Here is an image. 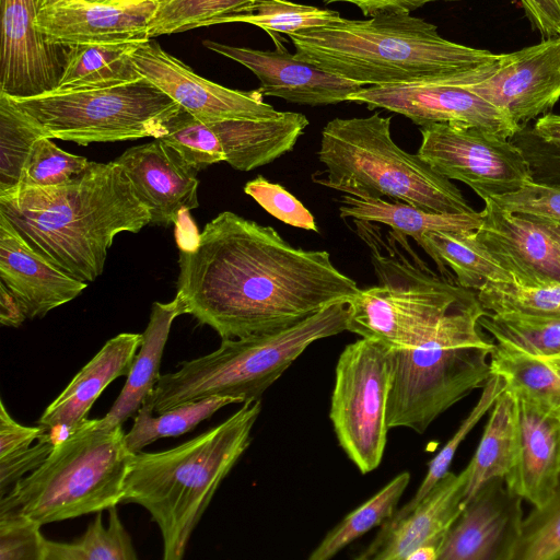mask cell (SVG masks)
I'll use <instances>...</instances> for the list:
<instances>
[{
    "label": "cell",
    "instance_id": "680465c9",
    "mask_svg": "<svg viewBox=\"0 0 560 560\" xmlns=\"http://www.w3.org/2000/svg\"><path fill=\"white\" fill-rule=\"evenodd\" d=\"M60 1H63V0H43L42 7L43 5H48V4H54V3H57V2H60Z\"/></svg>",
    "mask_w": 560,
    "mask_h": 560
},
{
    "label": "cell",
    "instance_id": "f546056e",
    "mask_svg": "<svg viewBox=\"0 0 560 560\" xmlns=\"http://www.w3.org/2000/svg\"><path fill=\"white\" fill-rule=\"evenodd\" d=\"M517 447V418L514 395L505 387L489 410L482 436L469 464L464 505L487 481L505 478Z\"/></svg>",
    "mask_w": 560,
    "mask_h": 560
},
{
    "label": "cell",
    "instance_id": "5bb4252c",
    "mask_svg": "<svg viewBox=\"0 0 560 560\" xmlns=\"http://www.w3.org/2000/svg\"><path fill=\"white\" fill-rule=\"evenodd\" d=\"M460 72L410 83L362 88L348 101L365 104L370 109L400 114L418 126L444 122L477 127L509 139L522 129L469 90Z\"/></svg>",
    "mask_w": 560,
    "mask_h": 560
},
{
    "label": "cell",
    "instance_id": "b9f144b4",
    "mask_svg": "<svg viewBox=\"0 0 560 560\" xmlns=\"http://www.w3.org/2000/svg\"><path fill=\"white\" fill-rule=\"evenodd\" d=\"M90 163L91 161L84 156L61 150L52 142L51 138L43 136L33 143L23 166L19 186L54 187L63 185L81 175Z\"/></svg>",
    "mask_w": 560,
    "mask_h": 560
},
{
    "label": "cell",
    "instance_id": "8fae6325",
    "mask_svg": "<svg viewBox=\"0 0 560 560\" xmlns=\"http://www.w3.org/2000/svg\"><path fill=\"white\" fill-rule=\"evenodd\" d=\"M383 285L359 292L348 302L347 330L376 339L392 350L420 346L442 317L470 292L411 267L386 277Z\"/></svg>",
    "mask_w": 560,
    "mask_h": 560
},
{
    "label": "cell",
    "instance_id": "d6986e66",
    "mask_svg": "<svg viewBox=\"0 0 560 560\" xmlns=\"http://www.w3.org/2000/svg\"><path fill=\"white\" fill-rule=\"evenodd\" d=\"M203 45L249 69L258 78V90L264 96L318 106L348 101L351 94L364 88L359 82L327 72L302 60L290 54L285 47L259 50L209 39L203 40Z\"/></svg>",
    "mask_w": 560,
    "mask_h": 560
},
{
    "label": "cell",
    "instance_id": "ab89813d",
    "mask_svg": "<svg viewBox=\"0 0 560 560\" xmlns=\"http://www.w3.org/2000/svg\"><path fill=\"white\" fill-rule=\"evenodd\" d=\"M505 384L501 376L492 374L482 386L481 395L470 410L468 416L463 420L453 436L444 444L439 453L429 462L428 472L419 486L412 499L402 508L397 510L394 515L387 520L385 525H390L405 517L416 505L431 491V489L450 471L455 453L465 438L489 412L498 396L504 389ZM382 524V525H383Z\"/></svg>",
    "mask_w": 560,
    "mask_h": 560
},
{
    "label": "cell",
    "instance_id": "7dc6e473",
    "mask_svg": "<svg viewBox=\"0 0 560 560\" xmlns=\"http://www.w3.org/2000/svg\"><path fill=\"white\" fill-rule=\"evenodd\" d=\"M493 200L511 213L542 217L560 222V185L539 183L532 178L520 189Z\"/></svg>",
    "mask_w": 560,
    "mask_h": 560
},
{
    "label": "cell",
    "instance_id": "1f68e13d",
    "mask_svg": "<svg viewBox=\"0 0 560 560\" xmlns=\"http://www.w3.org/2000/svg\"><path fill=\"white\" fill-rule=\"evenodd\" d=\"M422 248L443 275L447 273L446 266L450 267L464 289L479 291L489 281H513L482 248L475 230L427 233Z\"/></svg>",
    "mask_w": 560,
    "mask_h": 560
},
{
    "label": "cell",
    "instance_id": "9c48e42d",
    "mask_svg": "<svg viewBox=\"0 0 560 560\" xmlns=\"http://www.w3.org/2000/svg\"><path fill=\"white\" fill-rule=\"evenodd\" d=\"M11 100L46 137L80 145L161 138L182 108L143 77L108 88L56 90Z\"/></svg>",
    "mask_w": 560,
    "mask_h": 560
},
{
    "label": "cell",
    "instance_id": "5b68a950",
    "mask_svg": "<svg viewBox=\"0 0 560 560\" xmlns=\"http://www.w3.org/2000/svg\"><path fill=\"white\" fill-rule=\"evenodd\" d=\"M488 311L470 293L440 320L420 346L393 350L387 425L423 433L448 408L492 375L490 357L495 342L480 330Z\"/></svg>",
    "mask_w": 560,
    "mask_h": 560
},
{
    "label": "cell",
    "instance_id": "4316f807",
    "mask_svg": "<svg viewBox=\"0 0 560 560\" xmlns=\"http://www.w3.org/2000/svg\"><path fill=\"white\" fill-rule=\"evenodd\" d=\"M182 315L178 300L154 302L150 319L142 334L139 353L135 355L127 381L109 411L98 423L117 427L136 415L161 377L160 364L173 320Z\"/></svg>",
    "mask_w": 560,
    "mask_h": 560
},
{
    "label": "cell",
    "instance_id": "ba28073f",
    "mask_svg": "<svg viewBox=\"0 0 560 560\" xmlns=\"http://www.w3.org/2000/svg\"><path fill=\"white\" fill-rule=\"evenodd\" d=\"M125 435L122 425L108 428L86 419L1 497L0 511H16L44 525L122 503L135 455Z\"/></svg>",
    "mask_w": 560,
    "mask_h": 560
},
{
    "label": "cell",
    "instance_id": "c3c4849f",
    "mask_svg": "<svg viewBox=\"0 0 560 560\" xmlns=\"http://www.w3.org/2000/svg\"><path fill=\"white\" fill-rule=\"evenodd\" d=\"M55 444L43 434L36 446L14 455L8 459L0 460V490L1 497L5 494L7 488L20 480L26 471L36 469L50 454Z\"/></svg>",
    "mask_w": 560,
    "mask_h": 560
},
{
    "label": "cell",
    "instance_id": "ac0fdd59",
    "mask_svg": "<svg viewBox=\"0 0 560 560\" xmlns=\"http://www.w3.org/2000/svg\"><path fill=\"white\" fill-rule=\"evenodd\" d=\"M481 224L475 236L486 253L522 287L560 283V246L540 226L522 214L483 200Z\"/></svg>",
    "mask_w": 560,
    "mask_h": 560
},
{
    "label": "cell",
    "instance_id": "e0dca14e",
    "mask_svg": "<svg viewBox=\"0 0 560 560\" xmlns=\"http://www.w3.org/2000/svg\"><path fill=\"white\" fill-rule=\"evenodd\" d=\"M523 501L504 478L487 481L446 533L438 560H513L525 517Z\"/></svg>",
    "mask_w": 560,
    "mask_h": 560
},
{
    "label": "cell",
    "instance_id": "836d02e7",
    "mask_svg": "<svg viewBox=\"0 0 560 560\" xmlns=\"http://www.w3.org/2000/svg\"><path fill=\"white\" fill-rule=\"evenodd\" d=\"M409 480L408 471H402L393 478L335 526L313 550L308 559L328 560L373 527L381 526L389 520L396 512V506Z\"/></svg>",
    "mask_w": 560,
    "mask_h": 560
},
{
    "label": "cell",
    "instance_id": "7a4b0ae2",
    "mask_svg": "<svg viewBox=\"0 0 560 560\" xmlns=\"http://www.w3.org/2000/svg\"><path fill=\"white\" fill-rule=\"evenodd\" d=\"M0 212L35 250L86 283L102 275L117 234L137 233L151 222L115 161H91L63 185L18 186L0 194Z\"/></svg>",
    "mask_w": 560,
    "mask_h": 560
},
{
    "label": "cell",
    "instance_id": "ffe728a7",
    "mask_svg": "<svg viewBox=\"0 0 560 560\" xmlns=\"http://www.w3.org/2000/svg\"><path fill=\"white\" fill-rule=\"evenodd\" d=\"M155 0L100 4L63 0L43 5L37 15L39 32L61 46L81 44L145 43Z\"/></svg>",
    "mask_w": 560,
    "mask_h": 560
},
{
    "label": "cell",
    "instance_id": "60d3db41",
    "mask_svg": "<svg viewBox=\"0 0 560 560\" xmlns=\"http://www.w3.org/2000/svg\"><path fill=\"white\" fill-rule=\"evenodd\" d=\"M477 299L491 313L522 312L560 317V283L522 287L513 281H489Z\"/></svg>",
    "mask_w": 560,
    "mask_h": 560
},
{
    "label": "cell",
    "instance_id": "74e56055",
    "mask_svg": "<svg viewBox=\"0 0 560 560\" xmlns=\"http://www.w3.org/2000/svg\"><path fill=\"white\" fill-rule=\"evenodd\" d=\"M43 136L12 100L0 93V194L19 186L33 143Z\"/></svg>",
    "mask_w": 560,
    "mask_h": 560
},
{
    "label": "cell",
    "instance_id": "ee69618b",
    "mask_svg": "<svg viewBox=\"0 0 560 560\" xmlns=\"http://www.w3.org/2000/svg\"><path fill=\"white\" fill-rule=\"evenodd\" d=\"M174 148L198 172L209 165L224 162L220 140L209 124L180 108L159 138Z\"/></svg>",
    "mask_w": 560,
    "mask_h": 560
},
{
    "label": "cell",
    "instance_id": "cb8c5ba5",
    "mask_svg": "<svg viewBox=\"0 0 560 560\" xmlns=\"http://www.w3.org/2000/svg\"><path fill=\"white\" fill-rule=\"evenodd\" d=\"M142 334L122 332L109 339L74 375L61 394L46 408L37 424L55 444L75 431L102 394L119 376L130 372Z\"/></svg>",
    "mask_w": 560,
    "mask_h": 560
},
{
    "label": "cell",
    "instance_id": "9f6ffc18",
    "mask_svg": "<svg viewBox=\"0 0 560 560\" xmlns=\"http://www.w3.org/2000/svg\"><path fill=\"white\" fill-rule=\"evenodd\" d=\"M439 549L434 546H421L411 552L407 560H438Z\"/></svg>",
    "mask_w": 560,
    "mask_h": 560
},
{
    "label": "cell",
    "instance_id": "484cf974",
    "mask_svg": "<svg viewBox=\"0 0 560 560\" xmlns=\"http://www.w3.org/2000/svg\"><path fill=\"white\" fill-rule=\"evenodd\" d=\"M218 136L224 162L252 171L291 151L308 126L301 113L281 112L265 119H225L207 122Z\"/></svg>",
    "mask_w": 560,
    "mask_h": 560
},
{
    "label": "cell",
    "instance_id": "f6af8a7d",
    "mask_svg": "<svg viewBox=\"0 0 560 560\" xmlns=\"http://www.w3.org/2000/svg\"><path fill=\"white\" fill-rule=\"evenodd\" d=\"M40 526L16 511H0V560H44Z\"/></svg>",
    "mask_w": 560,
    "mask_h": 560
},
{
    "label": "cell",
    "instance_id": "bcb514c9",
    "mask_svg": "<svg viewBox=\"0 0 560 560\" xmlns=\"http://www.w3.org/2000/svg\"><path fill=\"white\" fill-rule=\"evenodd\" d=\"M244 191L283 223L318 232L313 214L282 186L259 175L246 183Z\"/></svg>",
    "mask_w": 560,
    "mask_h": 560
},
{
    "label": "cell",
    "instance_id": "6f0895ef",
    "mask_svg": "<svg viewBox=\"0 0 560 560\" xmlns=\"http://www.w3.org/2000/svg\"><path fill=\"white\" fill-rule=\"evenodd\" d=\"M82 1L91 2V3H100V4H109V5L122 4V3L129 2L128 0H82Z\"/></svg>",
    "mask_w": 560,
    "mask_h": 560
},
{
    "label": "cell",
    "instance_id": "d6a6232c",
    "mask_svg": "<svg viewBox=\"0 0 560 560\" xmlns=\"http://www.w3.org/2000/svg\"><path fill=\"white\" fill-rule=\"evenodd\" d=\"M242 402L230 396H210L197 401L183 404L153 417V409L144 402L137 411L131 430L125 442L132 453L140 452L152 442L187 433L215 411L230 404Z\"/></svg>",
    "mask_w": 560,
    "mask_h": 560
},
{
    "label": "cell",
    "instance_id": "f35d334b",
    "mask_svg": "<svg viewBox=\"0 0 560 560\" xmlns=\"http://www.w3.org/2000/svg\"><path fill=\"white\" fill-rule=\"evenodd\" d=\"M149 24L150 38L219 24L256 0H155Z\"/></svg>",
    "mask_w": 560,
    "mask_h": 560
},
{
    "label": "cell",
    "instance_id": "d590c367",
    "mask_svg": "<svg viewBox=\"0 0 560 560\" xmlns=\"http://www.w3.org/2000/svg\"><path fill=\"white\" fill-rule=\"evenodd\" d=\"M107 527L97 512L86 532L73 542L46 539L44 560H137L131 537L124 527L116 506L108 509Z\"/></svg>",
    "mask_w": 560,
    "mask_h": 560
},
{
    "label": "cell",
    "instance_id": "6da1fadb",
    "mask_svg": "<svg viewBox=\"0 0 560 560\" xmlns=\"http://www.w3.org/2000/svg\"><path fill=\"white\" fill-rule=\"evenodd\" d=\"M326 250L293 247L271 226L223 211L182 246L183 314L222 339L285 328L358 292Z\"/></svg>",
    "mask_w": 560,
    "mask_h": 560
},
{
    "label": "cell",
    "instance_id": "30bf717a",
    "mask_svg": "<svg viewBox=\"0 0 560 560\" xmlns=\"http://www.w3.org/2000/svg\"><path fill=\"white\" fill-rule=\"evenodd\" d=\"M392 372L393 350L370 338L348 345L335 369L329 418L339 445L362 474L383 458Z\"/></svg>",
    "mask_w": 560,
    "mask_h": 560
},
{
    "label": "cell",
    "instance_id": "7402d4cb",
    "mask_svg": "<svg viewBox=\"0 0 560 560\" xmlns=\"http://www.w3.org/2000/svg\"><path fill=\"white\" fill-rule=\"evenodd\" d=\"M468 468L448 471L405 517L381 528L355 559L407 560L421 546L440 548L463 510Z\"/></svg>",
    "mask_w": 560,
    "mask_h": 560
},
{
    "label": "cell",
    "instance_id": "4dcf8cb0",
    "mask_svg": "<svg viewBox=\"0 0 560 560\" xmlns=\"http://www.w3.org/2000/svg\"><path fill=\"white\" fill-rule=\"evenodd\" d=\"M142 43L68 46L57 90H88L119 85L142 78L132 52ZM56 91V90H55Z\"/></svg>",
    "mask_w": 560,
    "mask_h": 560
},
{
    "label": "cell",
    "instance_id": "52a82bcc",
    "mask_svg": "<svg viewBox=\"0 0 560 560\" xmlns=\"http://www.w3.org/2000/svg\"><path fill=\"white\" fill-rule=\"evenodd\" d=\"M348 315L341 302L285 328L222 339L215 351L161 375L144 402L160 413L210 396L258 400L310 345L347 330Z\"/></svg>",
    "mask_w": 560,
    "mask_h": 560
},
{
    "label": "cell",
    "instance_id": "db71d44e",
    "mask_svg": "<svg viewBox=\"0 0 560 560\" xmlns=\"http://www.w3.org/2000/svg\"><path fill=\"white\" fill-rule=\"evenodd\" d=\"M523 128L537 140L560 147V115L545 114L532 128L528 129L526 126Z\"/></svg>",
    "mask_w": 560,
    "mask_h": 560
},
{
    "label": "cell",
    "instance_id": "277c9868",
    "mask_svg": "<svg viewBox=\"0 0 560 560\" xmlns=\"http://www.w3.org/2000/svg\"><path fill=\"white\" fill-rule=\"evenodd\" d=\"M260 399L245 401L222 423L167 451L135 453L122 503L151 515L162 535L163 559L180 560L213 494L250 443Z\"/></svg>",
    "mask_w": 560,
    "mask_h": 560
},
{
    "label": "cell",
    "instance_id": "8992f818",
    "mask_svg": "<svg viewBox=\"0 0 560 560\" xmlns=\"http://www.w3.org/2000/svg\"><path fill=\"white\" fill-rule=\"evenodd\" d=\"M390 121L380 113L328 121L317 152L325 177L315 182L345 194L388 197L433 212H475L451 179L395 143Z\"/></svg>",
    "mask_w": 560,
    "mask_h": 560
},
{
    "label": "cell",
    "instance_id": "816d5d0a",
    "mask_svg": "<svg viewBox=\"0 0 560 560\" xmlns=\"http://www.w3.org/2000/svg\"><path fill=\"white\" fill-rule=\"evenodd\" d=\"M325 3L346 2L355 5L365 16L382 12H408L432 2L459 0H323Z\"/></svg>",
    "mask_w": 560,
    "mask_h": 560
},
{
    "label": "cell",
    "instance_id": "11a10c76",
    "mask_svg": "<svg viewBox=\"0 0 560 560\" xmlns=\"http://www.w3.org/2000/svg\"><path fill=\"white\" fill-rule=\"evenodd\" d=\"M546 231L560 246V222L536 215L522 214Z\"/></svg>",
    "mask_w": 560,
    "mask_h": 560
},
{
    "label": "cell",
    "instance_id": "2e32d148",
    "mask_svg": "<svg viewBox=\"0 0 560 560\" xmlns=\"http://www.w3.org/2000/svg\"><path fill=\"white\" fill-rule=\"evenodd\" d=\"M132 59L143 78L203 122L265 119L281 113L264 101L258 89L233 90L205 79L152 39L140 44Z\"/></svg>",
    "mask_w": 560,
    "mask_h": 560
},
{
    "label": "cell",
    "instance_id": "603a6c76",
    "mask_svg": "<svg viewBox=\"0 0 560 560\" xmlns=\"http://www.w3.org/2000/svg\"><path fill=\"white\" fill-rule=\"evenodd\" d=\"M0 279L19 299L28 319L44 317L88 287L35 250L1 212Z\"/></svg>",
    "mask_w": 560,
    "mask_h": 560
},
{
    "label": "cell",
    "instance_id": "f907efd6",
    "mask_svg": "<svg viewBox=\"0 0 560 560\" xmlns=\"http://www.w3.org/2000/svg\"><path fill=\"white\" fill-rule=\"evenodd\" d=\"M532 25L544 36H560V0H518Z\"/></svg>",
    "mask_w": 560,
    "mask_h": 560
},
{
    "label": "cell",
    "instance_id": "9a60e30c",
    "mask_svg": "<svg viewBox=\"0 0 560 560\" xmlns=\"http://www.w3.org/2000/svg\"><path fill=\"white\" fill-rule=\"evenodd\" d=\"M0 93L28 98L57 90L68 46L37 27L43 0H0Z\"/></svg>",
    "mask_w": 560,
    "mask_h": 560
},
{
    "label": "cell",
    "instance_id": "8d00e7d4",
    "mask_svg": "<svg viewBox=\"0 0 560 560\" xmlns=\"http://www.w3.org/2000/svg\"><path fill=\"white\" fill-rule=\"evenodd\" d=\"M341 19L339 12L289 0H256L244 10L223 18L221 23L243 22L266 31L276 48L284 47L279 34L290 35L328 25Z\"/></svg>",
    "mask_w": 560,
    "mask_h": 560
},
{
    "label": "cell",
    "instance_id": "d4e9b609",
    "mask_svg": "<svg viewBox=\"0 0 560 560\" xmlns=\"http://www.w3.org/2000/svg\"><path fill=\"white\" fill-rule=\"evenodd\" d=\"M515 397V396H514ZM517 447L506 487L540 508L548 502L560 477V420L515 397Z\"/></svg>",
    "mask_w": 560,
    "mask_h": 560
},
{
    "label": "cell",
    "instance_id": "f5cc1de1",
    "mask_svg": "<svg viewBox=\"0 0 560 560\" xmlns=\"http://www.w3.org/2000/svg\"><path fill=\"white\" fill-rule=\"evenodd\" d=\"M27 318L19 299L0 282V323L3 326L19 327Z\"/></svg>",
    "mask_w": 560,
    "mask_h": 560
},
{
    "label": "cell",
    "instance_id": "7bdbcfd3",
    "mask_svg": "<svg viewBox=\"0 0 560 560\" xmlns=\"http://www.w3.org/2000/svg\"><path fill=\"white\" fill-rule=\"evenodd\" d=\"M513 560H560V477L548 502L524 517Z\"/></svg>",
    "mask_w": 560,
    "mask_h": 560
},
{
    "label": "cell",
    "instance_id": "44dd1931",
    "mask_svg": "<svg viewBox=\"0 0 560 560\" xmlns=\"http://www.w3.org/2000/svg\"><path fill=\"white\" fill-rule=\"evenodd\" d=\"M115 162L149 209L150 224L167 226L177 223L183 212L199 206L198 171L163 140L156 138L131 147Z\"/></svg>",
    "mask_w": 560,
    "mask_h": 560
},
{
    "label": "cell",
    "instance_id": "681fc988",
    "mask_svg": "<svg viewBox=\"0 0 560 560\" xmlns=\"http://www.w3.org/2000/svg\"><path fill=\"white\" fill-rule=\"evenodd\" d=\"M43 434L38 427H25L18 423L0 400V460L8 459L31 447Z\"/></svg>",
    "mask_w": 560,
    "mask_h": 560
},
{
    "label": "cell",
    "instance_id": "e575fe53",
    "mask_svg": "<svg viewBox=\"0 0 560 560\" xmlns=\"http://www.w3.org/2000/svg\"><path fill=\"white\" fill-rule=\"evenodd\" d=\"M497 342L535 355H560V317L522 312H488L479 319Z\"/></svg>",
    "mask_w": 560,
    "mask_h": 560
},
{
    "label": "cell",
    "instance_id": "f1b7e54d",
    "mask_svg": "<svg viewBox=\"0 0 560 560\" xmlns=\"http://www.w3.org/2000/svg\"><path fill=\"white\" fill-rule=\"evenodd\" d=\"M490 368L515 397L560 420V355H535L495 342Z\"/></svg>",
    "mask_w": 560,
    "mask_h": 560
},
{
    "label": "cell",
    "instance_id": "3957f363",
    "mask_svg": "<svg viewBox=\"0 0 560 560\" xmlns=\"http://www.w3.org/2000/svg\"><path fill=\"white\" fill-rule=\"evenodd\" d=\"M295 56L364 86L410 83L495 61L500 54L451 42L408 12H382L288 35Z\"/></svg>",
    "mask_w": 560,
    "mask_h": 560
},
{
    "label": "cell",
    "instance_id": "4fadbf2b",
    "mask_svg": "<svg viewBox=\"0 0 560 560\" xmlns=\"http://www.w3.org/2000/svg\"><path fill=\"white\" fill-rule=\"evenodd\" d=\"M460 79L523 128L560 98V36L500 54L493 62L460 72Z\"/></svg>",
    "mask_w": 560,
    "mask_h": 560
},
{
    "label": "cell",
    "instance_id": "83f0119b",
    "mask_svg": "<svg viewBox=\"0 0 560 560\" xmlns=\"http://www.w3.org/2000/svg\"><path fill=\"white\" fill-rule=\"evenodd\" d=\"M341 218L368 223H382L393 232L412 237L423 246V237L432 232L474 231L481 224V212L440 213L406 202L387 201L380 197L345 194L339 199Z\"/></svg>",
    "mask_w": 560,
    "mask_h": 560
},
{
    "label": "cell",
    "instance_id": "91938a15",
    "mask_svg": "<svg viewBox=\"0 0 560 560\" xmlns=\"http://www.w3.org/2000/svg\"><path fill=\"white\" fill-rule=\"evenodd\" d=\"M129 2H132V1H141V0H128Z\"/></svg>",
    "mask_w": 560,
    "mask_h": 560
},
{
    "label": "cell",
    "instance_id": "7c38bea8",
    "mask_svg": "<svg viewBox=\"0 0 560 560\" xmlns=\"http://www.w3.org/2000/svg\"><path fill=\"white\" fill-rule=\"evenodd\" d=\"M418 155L448 179L469 186L482 200L520 189L532 179L522 150L482 128L434 122L420 126Z\"/></svg>",
    "mask_w": 560,
    "mask_h": 560
}]
</instances>
